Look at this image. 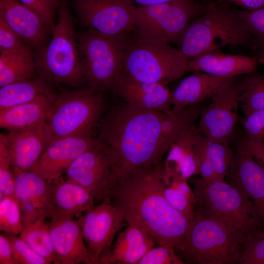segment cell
Here are the masks:
<instances>
[{"instance_id":"14","label":"cell","mask_w":264,"mask_h":264,"mask_svg":"<svg viewBox=\"0 0 264 264\" xmlns=\"http://www.w3.org/2000/svg\"><path fill=\"white\" fill-rule=\"evenodd\" d=\"M92 264H98L101 256L110 247L117 232L123 225L121 209L110 202L103 201L78 218Z\"/></svg>"},{"instance_id":"44","label":"cell","mask_w":264,"mask_h":264,"mask_svg":"<svg viewBox=\"0 0 264 264\" xmlns=\"http://www.w3.org/2000/svg\"><path fill=\"white\" fill-rule=\"evenodd\" d=\"M240 143L250 152L264 168V142H255L242 138Z\"/></svg>"},{"instance_id":"36","label":"cell","mask_w":264,"mask_h":264,"mask_svg":"<svg viewBox=\"0 0 264 264\" xmlns=\"http://www.w3.org/2000/svg\"><path fill=\"white\" fill-rule=\"evenodd\" d=\"M3 133L0 134V199L13 196L15 179Z\"/></svg>"},{"instance_id":"23","label":"cell","mask_w":264,"mask_h":264,"mask_svg":"<svg viewBox=\"0 0 264 264\" xmlns=\"http://www.w3.org/2000/svg\"><path fill=\"white\" fill-rule=\"evenodd\" d=\"M184 78L171 92L172 109L180 110L211 98L236 77H220L202 72Z\"/></svg>"},{"instance_id":"12","label":"cell","mask_w":264,"mask_h":264,"mask_svg":"<svg viewBox=\"0 0 264 264\" xmlns=\"http://www.w3.org/2000/svg\"><path fill=\"white\" fill-rule=\"evenodd\" d=\"M66 174L67 179L84 188L94 200L110 202V195L117 181L112 157L102 142L79 156Z\"/></svg>"},{"instance_id":"27","label":"cell","mask_w":264,"mask_h":264,"mask_svg":"<svg viewBox=\"0 0 264 264\" xmlns=\"http://www.w3.org/2000/svg\"><path fill=\"white\" fill-rule=\"evenodd\" d=\"M234 154L228 144L210 141L202 134L197 148L198 175L207 181L224 180Z\"/></svg>"},{"instance_id":"11","label":"cell","mask_w":264,"mask_h":264,"mask_svg":"<svg viewBox=\"0 0 264 264\" xmlns=\"http://www.w3.org/2000/svg\"><path fill=\"white\" fill-rule=\"evenodd\" d=\"M248 75L242 80L235 77L201 109L198 128L208 140L228 145L239 120L240 97L247 84Z\"/></svg>"},{"instance_id":"4","label":"cell","mask_w":264,"mask_h":264,"mask_svg":"<svg viewBox=\"0 0 264 264\" xmlns=\"http://www.w3.org/2000/svg\"><path fill=\"white\" fill-rule=\"evenodd\" d=\"M188 58L225 45L253 49V40L236 10L224 2L207 4L204 12L187 26L176 44Z\"/></svg>"},{"instance_id":"46","label":"cell","mask_w":264,"mask_h":264,"mask_svg":"<svg viewBox=\"0 0 264 264\" xmlns=\"http://www.w3.org/2000/svg\"><path fill=\"white\" fill-rule=\"evenodd\" d=\"M220 2H231L245 10L252 11L264 7V0H218Z\"/></svg>"},{"instance_id":"30","label":"cell","mask_w":264,"mask_h":264,"mask_svg":"<svg viewBox=\"0 0 264 264\" xmlns=\"http://www.w3.org/2000/svg\"><path fill=\"white\" fill-rule=\"evenodd\" d=\"M12 171L14 197L18 200L30 199L36 202L46 209L48 217L50 182L31 171Z\"/></svg>"},{"instance_id":"32","label":"cell","mask_w":264,"mask_h":264,"mask_svg":"<svg viewBox=\"0 0 264 264\" xmlns=\"http://www.w3.org/2000/svg\"><path fill=\"white\" fill-rule=\"evenodd\" d=\"M45 217L23 227L20 234L22 238L37 253L50 264H60L55 251Z\"/></svg>"},{"instance_id":"2","label":"cell","mask_w":264,"mask_h":264,"mask_svg":"<svg viewBox=\"0 0 264 264\" xmlns=\"http://www.w3.org/2000/svg\"><path fill=\"white\" fill-rule=\"evenodd\" d=\"M163 164L141 169L118 182L110 202L122 210L128 225L139 227L158 245L182 246L192 220L174 209L164 197L161 180Z\"/></svg>"},{"instance_id":"9","label":"cell","mask_w":264,"mask_h":264,"mask_svg":"<svg viewBox=\"0 0 264 264\" xmlns=\"http://www.w3.org/2000/svg\"><path fill=\"white\" fill-rule=\"evenodd\" d=\"M196 212L223 221L249 239L261 231L262 223L252 201L224 180H192Z\"/></svg>"},{"instance_id":"34","label":"cell","mask_w":264,"mask_h":264,"mask_svg":"<svg viewBox=\"0 0 264 264\" xmlns=\"http://www.w3.org/2000/svg\"><path fill=\"white\" fill-rule=\"evenodd\" d=\"M0 229L8 235L20 234L23 227L19 200L13 196L0 199Z\"/></svg>"},{"instance_id":"8","label":"cell","mask_w":264,"mask_h":264,"mask_svg":"<svg viewBox=\"0 0 264 264\" xmlns=\"http://www.w3.org/2000/svg\"><path fill=\"white\" fill-rule=\"evenodd\" d=\"M188 62L180 50L170 43L133 33L122 73L134 80L167 85L187 71Z\"/></svg>"},{"instance_id":"29","label":"cell","mask_w":264,"mask_h":264,"mask_svg":"<svg viewBox=\"0 0 264 264\" xmlns=\"http://www.w3.org/2000/svg\"><path fill=\"white\" fill-rule=\"evenodd\" d=\"M41 95H54L49 83L40 76L0 87V110L31 101Z\"/></svg>"},{"instance_id":"45","label":"cell","mask_w":264,"mask_h":264,"mask_svg":"<svg viewBox=\"0 0 264 264\" xmlns=\"http://www.w3.org/2000/svg\"><path fill=\"white\" fill-rule=\"evenodd\" d=\"M0 264H18L14 258L7 237L0 235Z\"/></svg>"},{"instance_id":"40","label":"cell","mask_w":264,"mask_h":264,"mask_svg":"<svg viewBox=\"0 0 264 264\" xmlns=\"http://www.w3.org/2000/svg\"><path fill=\"white\" fill-rule=\"evenodd\" d=\"M180 257L173 247L158 245L149 250L138 264H183Z\"/></svg>"},{"instance_id":"38","label":"cell","mask_w":264,"mask_h":264,"mask_svg":"<svg viewBox=\"0 0 264 264\" xmlns=\"http://www.w3.org/2000/svg\"><path fill=\"white\" fill-rule=\"evenodd\" d=\"M34 11L42 18L49 30L55 22V14L60 6L65 4L64 0H19Z\"/></svg>"},{"instance_id":"3","label":"cell","mask_w":264,"mask_h":264,"mask_svg":"<svg viewBox=\"0 0 264 264\" xmlns=\"http://www.w3.org/2000/svg\"><path fill=\"white\" fill-rule=\"evenodd\" d=\"M248 240L245 234L231 225L196 212L176 253L189 264H238Z\"/></svg>"},{"instance_id":"25","label":"cell","mask_w":264,"mask_h":264,"mask_svg":"<svg viewBox=\"0 0 264 264\" xmlns=\"http://www.w3.org/2000/svg\"><path fill=\"white\" fill-rule=\"evenodd\" d=\"M202 134L195 125L178 138L168 152L164 170L186 179L198 175L197 148Z\"/></svg>"},{"instance_id":"17","label":"cell","mask_w":264,"mask_h":264,"mask_svg":"<svg viewBox=\"0 0 264 264\" xmlns=\"http://www.w3.org/2000/svg\"><path fill=\"white\" fill-rule=\"evenodd\" d=\"M48 224L52 244L61 264H92L78 220L53 217Z\"/></svg>"},{"instance_id":"39","label":"cell","mask_w":264,"mask_h":264,"mask_svg":"<svg viewBox=\"0 0 264 264\" xmlns=\"http://www.w3.org/2000/svg\"><path fill=\"white\" fill-rule=\"evenodd\" d=\"M29 49L24 41L0 18V54L18 53Z\"/></svg>"},{"instance_id":"7","label":"cell","mask_w":264,"mask_h":264,"mask_svg":"<svg viewBox=\"0 0 264 264\" xmlns=\"http://www.w3.org/2000/svg\"><path fill=\"white\" fill-rule=\"evenodd\" d=\"M105 105L102 93L88 86L63 90L55 99L44 124L45 148L59 138L94 135Z\"/></svg>"},{"instance_id":"13","label":"cell","mask_w":264,"mask_h":264,"mask_svg":"<svg viewBox=\"0 0 264 264\" xmlns=\"http://www.w3.org/2000/svg\"><path fill=\"white\" fill-rule=\"evenodd\" d=\"M82 25L102 33L133 32L136 6L132 0H72Z\"/></svg>"},{"instance_id":"26","label":"cell","mask_w":264,"mask_h":264,"mask_svg":"<svg viewBox=\"0 0 264 264\" xmlns=\"http://www.w3.org/2000/svg\"><path fill=\"white\" fill-rule=\"evenodd\" d=\"M56 97L41 95L36 99L0 110V126L9 131L44 123Z\"/></svg>"},{"instance_id":"16","label":"cell","mask_w":264,"mask_h":264,"mask_svg":"<svg viewBox=\"0 0 264 264\" xmlns=\"http://www.w3.org/2000/svg\"><path fill=\"white\" fill-rule=\"evenodd\" d=\"M229 184L250 200L264 224V168L239 143L227 175Z\"/></svg>"},{"instance_id":"41","label":"cell","mask_w":264,"mask_h":264,"mask_svg":"<svg viewBox=\"0 0 264 264\" xmlns=\"http://www.w3.org/2000/svg\"><path fill=\"white\" fill-rule=\"evenodd\" d=\"M239 264H264V231H259L250 238Z\"/></svg>"},{"instance_id":"22","label":"cell","mask_w":264,"mask_h":264,"mask_svg":"<svg viewBox=\"0 0 264 264\" xmlns=\"http://www.w3.org/2000/svg\"><path fill=\"white\" fill-rule=\"evenodd\" d=\"M157 243L143 229L129 225L119 233L113 248L101 256L98 264H138L145 254Z\"/></svg>"},{"instance_id":"31","label":"cell","mask_w":264,"mask_h":264,"mask_svg":"<svg viewBox=\"0 0 264 264\" xmlns=\"http://www.w3.org/2000/svg\"><path fill=\"white\" fill-rule=\"evenodd\" d=\"M36 71L31 49L22 52L0 54V87L30 80Z\"/></svg>"},{"instance_id":"15","label":"cell","mask_w":264,"mask_h":264,"mask_svg":"<svg viewBox=\"0 0 264 264\" xmlns=\"http://www.w3.org/2000/svg\"><path fill=\"white\" fill-rule=\"evenodd\" d=\"M101 141L94 135H80L59 138L45 148L30 170L48 181L57 179L81 154L98 146Z\"/></svg>"},{"instance_id":"19","label":"cell","mask_w":264,"mask_h":264,"mask_svg":"<svg viewBox=\"0 0 264 264\" xmlns=\"http://www.w3.org/2000/svg\"><path fill=\"white\" fill-rule=\"evenodd\" d=\"M112 93L133 106L159 111L172 109L171 92L163 84L134 80L122 73Z\"/></svg>"},{"instance_id":"10","label":"cell","mask_w":264,"mask_h":264,"mask_svg":"<svg viewBox=\"0 0 264 264\" xmlns=\"http://www.w3.org/2000/svg\"><path fill=\"white\" fill-rule=\"evenodd\" d=\"M206 6L197 0H171L136 6L133 33L177 44L188 24L204 12Z\"/></svg>"},{"instance_id":"20","label":"cell","mask_w":264,"mask_h":264,"mask_svg":"<svg viewBox=\"0 0 264 264\" xmlns=\"http://www.w3.org/2000/svg\"><path fill=\"white\" fill-rule=\"evenodd\" d=\"M44 124L3 134L12 170L30 171L45 148Z\"/></svg>"},{"instance_id":"48","label":"cell","mask_w":264,"mask_h":264,"mask_svg":"<svg viewBox=\"0 0 264 264\" xmlns=\"http://www.w3.org/2000/svg\"><path fill=\"white\" fill-rule=\"evenodd\" d=\"M257 58L258 64L264 65V50L257 51Z\"/></svg>"},{"instance_id":"47","label":"cell","mask_w":264,"mask_h":264,"mask_svg":"<svg viewBox=\"0 0 264 264\" xmlns=\"http://www.w3.org/2000/svg\"><path fill=\"white\" fill-rule=\"evenodd\" d=\"M134 3H136L140 6H144L152 4H156L167 2L171 0H132Z\"/></svg>"},{"instance_id":"6","label":"cell","mask_w":264,"mask_h":264,"mask_svg":"<svg viewBox=\"0 0 264 264\" xmlns=\"http://www.w3.org/2000/svg\"><path fill=\"white\" fill-rule=\"evenodd\" d=\"M133 32L117 35L88 29L77 34L84 74L88 86L113 92L123 68Z\"/></svg>"},{"instance_id":"42","label":"cell","mask_w":264,"mask_h":264,"mask_svg":"<svg viewBox=\"0 0 264 264\" xmlns=\"http://www.w3.org/2000/svg\"><path fill=\"white\" fill-rule=\"evenodd\" d=\"M245 116L243 138L255 142H264V109Z\"/></svg>"},{"instance_id":"24","label":"cell","mask_w":264,"mask_h":264,"mask_svg":"<svg viewBox=\"0 0 264 264\" xmlns=\"http://www.w3.org/2000/svg\"><path fill=\"white\" fill-rule=\"evenodd\" d=\"M258 64L256 57L224 54L218 49L192 58L188 62L187 71L220 77H237L255 72Z\"/></svg>"},{"instance_id":"28","label":"cell","mask_w":264,"mask_h":264,"mask_svg":"<svg viewBox=\"0 0 264 264\" xmlns=\"http://www.w3.org/2000/svg\"><path fill=\"white\" fill-rule=\"evenodd\" d=\"M163 192L169 203L176 210L192 220L196 212L194 191L187 179L176 174L165 171L161 172Z\"/></svg>"},{"instance_id":"33","label":"cell","mask_w":264,"mask_h":264,"mask_svg":"<svg viewBox=\"0 0 264 264\" xmlns=\"http://www.w3.org/2000/svg\"><path fill=\"white\" fill-rule=\"evenodd\" d=\"M240 103L245 116L264 109V73L254 72L249 74L248 81L240 96Z\"/></svg>"},{"instance_id":"37","label":"cell","mask_w":264,"mask_h":264,"mask_svg":"<svg viewBox=\"0 0 264 264\" xmlns=\"http://www.w3.org/2000/svg\"><path fill=\"white\" fill-rule=\"evenodd\" d=\"M14 259L18 264H50L46 259L37 253L22 238L8 235Z\"/></svg>"},{"instance_id":"35","label":"cell","mask_w":264,"mask_h":264,"mask_svg":"<svg viewBox=\"0 0 264 264\" xmlns=\"http://www.w3.org/2000/svg\"><path fill=\"white\" fill-rule=\"evenodd\" d=\"M252 37L253 49L264 50V7L252 11L235 10Z\"/></svg>"},{"instance_id":"21","label":"cell","mask_w":264,"mask_h":264,"mask_svg":"<svg viewBox=\"0 0 264 264\" xmlns=\"http://www.w3.org/2000/svg\"><path fill=\"white\" fill-rule=\"evenodd\" d=\"M94 201L82 186L61 176L50 181L48 218H79L94 206Z\"/></svg>"},{"instance_id":"5","label":"cell","mask_w":264,"mask_h":264,"mask_svg":"<svg viewBox=\"0 0 264 264\" xmlns=\"http://www.w3.org/2000/svg\"><path fill=\"white\" fill-rule=\"evenodd\" d=\"M49 43L34 58L39 76L49 83L80 88L87 84L84 74L74 19L65 4L57 11Z\"/></svg>"},{"instance_id":"43","label":"cell","mask_w":264,"mask_h":264,"mask_svg":"<svg viewBox=\"0 0 264 264\" xmlns=\"http://www.w3.org/2000/svg\"><path fill=\"white\" fill-rule=\"evenodd\" d=\"M19 202L23 228L42 218L48 217L46 209L34 201L25 199L19 200Z\"/></svg>"},{"instance_id":"1","label":"cell","mask_w":264,"mask_h":264,"mask_svg":"<svg viewBox=\"0 0 264 264\" xmlns=\"http://www.w3.org/2000/svg\"><path fill=\"white\" fill-rule=\"evenodd\" d=\"M201 109L198 104L159 111L124 102L104 113L95 132L112 157L117 182L160 163L172 145L195 125Z\"/></svg>"},{"instance_id":"18","label":"cell","mask_w":264,"mask_h":264,"mask_svg":"<svg viewBox=\"0 0 264 264\" xmlns=\"http://www.w3.org/2000/svg\"><path fill=\"white\" fill-rule=\"evenodd\" d=\"M0 18L30 48L40 50L45 45L49 28L39 15L19 0H0Z\"/></svg>"}]
</instances>
